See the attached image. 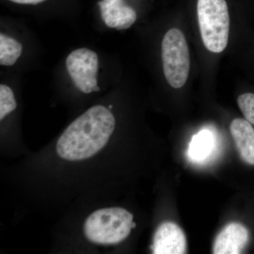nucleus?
<instances>
[{"instance_id": "1", "label": "nucleus", "mask_w": 254, "mask_h": 254, "mask_svg": "<svg viewBox=\"0 0 254 254\" xmlns=\"http://www.w3.org/2000/svg\"><path fill=\"white\" fill-rule=\"evenodd\" d=\"M115 128V117L108 108L92 107L63 132L57 143L58 154L68 161L91 158L106 145Z\"/></svg>"}, {"instance_id": "2", "label": "nucleus", "mask_w": 254, "mask_h": 254, "mask_svg": "<svg viewBox=\"0 0 254 254\" xmlns=\"http://www.w3.org/2000/svg\"><path fill=\"white\" fill-rule=\"evenodd\" d=\"M133 215L125 209L114 207L93 212L85 222V236L98 245H117L126 240L136 225Z\"/></svg>"}, {"instance_id": "3", "label": "nucleus", "mask_w": 254, "mask_h": 254, "mask_svg": "<svg viewBox=\"0 0 254 254\" xmlns=\"http://www.w3.org/2000/svg\"><path fill=\"white\" fill-rule=\"evenodd\" d=\"M197 14L205 48L220 53L228 43L230 15L225 0H198Z\"/></svg>"}, {"instance_id": "4", "label": "nucleus", "mask_w": 254, "mask_h": 254, "mask_svg": "<svg viewBox=\"0 0 254 254\" xmlns=\"http://www.w3.org/2000/svg\"><path fill=\"white\" fill-rule=\"evenodd\" d=\"M162 60L165 78L174 88L185 86L190 69V57L185 35L178 28L165 33L162 42Z\"/></svg>"}, {"instance_id": "5", "label": "nucleus", "mask_w": 254, "mask_h": 254, "mask_svg": "<svg viewBox=\"0 0 254 254\" xmlns=\"http://www.w3.org/2000/svg\"><path fill=\"white\" fill-rule=\"evenodd\" d=\"M150 249L154 254H186V236L175 222H163L155 232Z\"/></svg>"}, {"instance_id": "6", "label": "nucleus", "mask_w": 254, "mask_h": 254, "mask_svg": "<svg viewBox=\"0 0 254 254\" xmlns=\"http://www.w3.org/2000/svg\"><path fill=\"white\" fill-rule=\"evenodd\" d=\"M250 240L247 227L238 222L228 224L218 234L213 244L214 254L242 253Z\"/></svg>"}, {"instance_id": "7", "label": "nucleus", "mask_w": 254, "mask_h": 254, "mask_svg": "<svg viewBox=\"0 0 254 254\" xmlns=\"http://www.w3.org/2000/svg\"><path fill=\"white\" fill-rule=\"evenodd\" d=\"M98 5L103 20L106 18L111 19L110 28L127 29L136 21V11L125 4L124 0H101Z\"/></svg>"}, {"instance_id": "8", "label": "nucleus", "mask_w": 254, "mask_h": 254, "mask_svg": "<svg viewBox=\"0 0 254 254\" xmlns=\"http://www.w3.org/2000/svg\"><path fill=\"white\" fill-rule=\"evenodd\" d=\"M230 131L241 158L254 165V128L247 120L237 118L230 124Z\"/></svg>"}, {"instance_id": "9", "label": "nucleus", "mask_w": 254, "mask_h": 254, "mask_svg": "<svg viewBox=\"0 0 254 254\" xmlns=\"http://www.w3.org/2000/svg\"><path fill=\"white\" fill-rule=\"evenodd\" d=\"M210 132L204 131L194 136L190 145V154L195 159L204 158L211 146Z\"/></svg>"}, {"instance_id": "10", "label": "nucleus", "mask_w": 254, "mask_h": 254, "mask_svg": "<svg viewBox=\"0 0 254 254\" xmlns=\"http://www.w3.org/2000/svg\"><path fill=\"white\" fill-rule=\"evenodd\" d=\"M239 108L246 120L254 126V94L252 93L240 95L237 99Z\"/></svg>"}, {"instance_id": "11", "label": "nucleus", "mask_w": 254, "mask_h": 254, "mask_svg": "<svg viewBox=\"0 0 254 254\" xmlns=\"http://www.w3.org/2000/svg\"><path fill=\"white\" fill-rule=\"evenodd\" d=\"M9 1L17 4L36 5L43 2L46 0H9Z\"/></svg>"}]
</instances>
